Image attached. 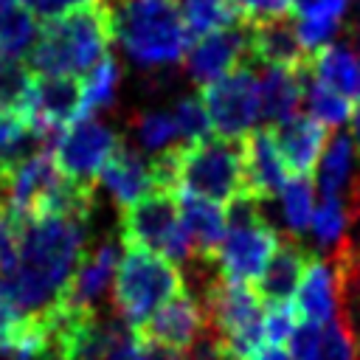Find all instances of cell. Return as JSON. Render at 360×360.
Here are the masks:
<instances>
[{
    "mask_svg": "<svg viewBox=\"0 0 360 360\" xmlns=\"http://www.w3.org/2000/svg\"><path fill=\"white\" fill-rule=\"evenodd\" d=\"M87 219L79 214H45L22 222L17 264L0 278L28 315L48 312L65 290L84 256Z\"/></svg>",
    "mask_w": 360,
    "mask_h": 360,
    "instance_id": "cell-1",
    "label": "cell"
},
{
    "mask_svg": "<svg viewBox=\"0 0 360 360\" xmlns=\"http://www.w3.org/2000/svg\"><path fill=\"white\" fill-rule=\"evenodd\" d=\"M155 172L160 188L228 205L245 188L242 143L219 135L183 141L155 158Z\"/></svg>",
    "mask_w": 360,
    "mask_h": 360,
    "instance_id": "cell-2",
    "label": "cell"
},
{
    "mask_svg": "<svg viewBox=\"0 0 360 360\" xmlns=\"http://www.w3.org/2000/svg\"><path fill=\"white\" fill-rule=\"evenodd\" d=\"M112 42V14L107 0L73 8L56 20H45L39 37L28 48L25 65L39 76L82 79Z\"/></svg>",
    "mask_w": 360,
    "mask_h": 360,
    "instance_id": "cell-3",
    "label": "cell"
},
{
    "mask_svg": "<svg viewBox=\"0 0 360 360\" xmlns=\"http://www.w3.org/2000/svg\"><path fill=\"white\" fill-rule=\"evenodd\" d=\"M112 39L138 68L177 65L191 42L180 0H112Z\"/></svg>",
    "mask_w": 360,
    "mask_h": 360,
    "instance_id": "cell-4",
    "label": "cell"
},
{
    "mask_svg": "<svg viewBox=\"0 0 360 360\" xmlns=\"http://www.w3.org/2000/svg\"><path fill=\"white\" fill-rule=\"evenodd\" d=\"M112 281L115 315L132 329L146 323L169 298L183 290V276L177 264L138 245H124Z\"/></svg>",
    "mask_w": 360,
    "mask_h": 360,
    "instance_id": "cell-5",
    "label": "cell"
},
{
    "mask_svg": "<svg viewBox=\"0 0 360 360\" xmlns=\"http://www.w3.org/2000/svg\"><path fill=\"white\" fill-rule=\"evenodd\" d=\"M262 202L264 200L242 188L225 205L228 228L217 248L214 262H217V270L231 281L253 284L281 242L273 222L262 214Z\"/></svg>",
    "mask_w": 360,
    "mask_h": 360,
    "instance_id": "cell-6",
    "label": "cell"
},
{
    "mask_svg": "<svg viewBox=\"0 0 360 360\" xmlns=\"http://www.w3.org/2000/svg\"><path fill=\"white\" fill-rule=\"evenodd\" d=\"M121 242L138 245L180 264L194 256L186 228L180 222L177 191L152 188L121 211Z\"/></svg>",
    "mask_w": 360,
    "mask_h": 360,
    "instance_id": "cell-7",
    "label": "cell"
},
{
    "mask_svg": "<svg viewBox=\"0 0 360 360\" xmlns=\"http://www.w3.org/2000/svg\"><path fill=\"white\" fill-rule=\"evenodd\" d=\"M200 98L208 110L211 129L219 138H245L262 118L259 79L248 65H239L231 73L202 84Z\"/></svg>",
    "mask_w": 360,
    "mask_h": 360,
    "instance_id": "cell-8",
    "label": "cell"
},
{
    "mask_svg": "<svg viewBox=\"0 0 360 360\" xmlns=\"http://www.w3.org/2000/svg\"><path fill=\"white\" fill-rule=\"evenodd\" d=\"M118 135L107 124L93 115H82L70 121L51 143V155L56 166L82 186H96L104 163L118 149Z\"/></svg>",
    "mask_w": 360,
    "mask_h": 360,
    "instance_id": "cell-9",
    "label": "cell"
},
{
    "mask_svg": "<svg viewBox=\"0 0 360 360\" xmlns=\"http://www.w3.org/2000/svg\"><path fill=\"white\" fill-rule=\"evenodd\" d=\"M28 129L53 143V138L82 118V82L76 76H34L25 107L20 112Z\"/></svg>",
    "mask_w": 360,
    "mask_h": 360,
    "instance_id": "cell-10",
    "label": "cell"
},
{
    "mask_svg": "<svg viewBox=\"0 0 360 360\" xmlns=\"http://www.w3.org/2000/svg\"><path fill=\"white\" fill-rule=\"evenodd\" d=\"M118 264V248L115 242H101L90 253H84L68 278L65 290L53 301V309L62 315H93L98 301L107 292V284Z\"/></svg>",
    "mask_w": 360,
    "mask_h": 360,
    "instance_id": "cell-11",
    "label": "cell"
},
{
    "mask_svg": "<svg viewBox=\"0 0 360 360\" xmlns=\"http://www.w3.org/2000/svg\"><path fill=\"white\" fill-rule=\"evenodd\" d=\"M202 329H205L202 301L197 295L180 290L146 323H141L135 329V335L141 340H149V343H158V346H169V349L186 352V349H191V343L200 338Z\"/></svg>",
    "mask_w": 360,
    "mask_h": 360,
    "instance_id": "cell-12",
    "label": "cell"
},
{
    "mask_svg": "<svg viewBox=\"0 0 360 360\" xmlns=\"http://www.w3.org/2000/svg\"><path fill=\"white\" fill-rule=\"evenodd\" d=\"M248 59V25L245 28H219L211 34L197 37L194 45L186 51V73L202 87Z\"/></svg>",
    "mask_w": 360,
    "mask_h": 360,
    "instance_id": "cell-13",
    "label": "cell"
},
{
    "mask_svg": "<svg viewBox=\"0 0 360 360\" xmlns=\"http://www.w3.org/2000/svg\"><path fill=\"white\" fill-rule=\"evenodd\" d=\"M248 59L267 68H307L309 51L301 45L295 22L284 17L248 22Z\"/></svg>",
    "mask_w": 360,
    "mask_h": 360,
    "instance_id": "cell-14",
    "label": "cell"
},
{
    "mask_svg": "<svg viewBox=\"0 0 360 360\" xmlns=\"http://www.w3.org/2000/svg\"><path fill=\"white\" fill-rule=\"evenodd\" d=\"M242 163H245V191H250L259 200H270L273 194H278V188L290 177L270 127L250 129L242 138Z\"/></svg>",
    "mask_w": 360,
    "mask_h": 360,
    "instance_id": "cell-15",
    "label": "cell"
},
{
    "mask_svg": "<svg viewBox=\"0 0 360 360\" xmlns=\"http://www.w3.org/2000/svg\"><path fill=\"white\" fill-rule=\"evenodd\" d=\"M101 186L104 191L121 205H132L135 200H141L143 194H149L158 186V172H155V160H146L138 149L118 143V149L110 155V160L101 169Z\"/></svg>",
    "mask_w": 360,
    "mask_h": 360,
    "instance_id": "cell-16",
    "label": "cell"
},
{
    "mask_svg": "<svg viewBox=\"0 0 360 360\" xmlns=\"http://www.w3.org/2000/svg\"><path fill=\"white\" fill-rule=\"evenodd\" d=\"M278 155L290 174H309L326 143V127L312 115H292L281 124H267Z\"/></svg>",
    "mask_w": 360,
    "mask_h": 360,
    "instance_id": "cell-17",
    "label": "cell"
},
{
    "mask_svg": "<svg viewBox=\"0 0 360 360\" xmlns=\"http://www.w3.org/2000/svg\"><path fill=\"white\" fill-rule=\"evenodd\" d=\"M309 253L301 248V242L295 236H287L278 242L276 253L270 256V262L264 264L262 276L253 281L259 298L267 304H290V298L295 295V287L304 276Z\"/></svg>",
    "mask_w": 360,
    "mask_h": 360,
    "instance_id": "cell-18",
    "label": "cell"
},
{
    "mask_svg": "<svg viewBox=\"0 0 360 360\" xmlns=\"http://www.w3.org/2000/svg\"><path fill=\"white\" fill-rule=\"evenodd\" d=\"M295 318L312 321V323H329L338 315V284H335V267L326 259L309 256L304 276L295 287Z\"/></svg>",
    "mask_w": 360,
    "mask_h": 360,
    "instance_id": "cell-19",
    "label": "cell"
},
{
    "mask_svg": "<svg viewBox=\"0 0 360 360\" xmlns=\"http://www.w3.org/2000/svg\"><path fill=\"white\" fill-rule=\"evenodd\" d=\"M177 205H180V222L186 228V236L191 242V250L197 259H214L217 248L225 236V211L219 202L194 197V194H180L177 191Z\"/></svg>",
    "mask_w": 360,
    "mask_h": 360,
    "instance_id": "cell-20",
    "label": "cell"
},
{
    "mask_svg": "<svg viewBox=\"0 0 360 360\" xmlns=\"http://www.w3.org/2000/svg\"><path fill=\"white\" fill-rule=\"evenodd\" d=\"M309 79L307 68H267L259 79V96H262V118L267 124H281L292 115H298V104L304 96V87Z\"/></svg>",
    "mask_w": 360,
    "mask_h": 360,
    "instance_id": "cell-21",
    "label": "cell"
},
{
    "mask_svg": "<svg viewBox=\"0 0 360 360\" xmlns=\"http://www.w3.org/2000/svg\"><path fill=\"white\" fill-rule=\"evenodd\" d=\"M309 76L343 93L346 98H360V56L346 45H323L309 53Z\"/></svg>",
    "mask_w": 360,
    "mask_h": 360,
    "instance_id": "cell-22",
    "label": "cell"
},
{
    "mask_svg": "<svg viewBox=\"0 0 360 360\" xmlns=\"http://www.w3.org/2000/svg\"><path fill=\"white\" fill-rule=\"evenodd\" d=\"M354 138L346 132H335L329 143L323 146V155L318 160V188L323 197H343L346 188H352L354 180Z\"/></svg>",
    "mask_w": 360,
    "mask_h": 360,
    "instance_id": "cell-23",
    "label": "cell"
},
{
    "mask_svg": "<svg viewBox=\"0 0 360 360\" xmlns=\"http://www.w3.org/2000/svg\"><path fill=\"white\" fill-rule=\"evenodd\" d=\"M37 39V20L25 3H0V53L20 56Z\"/></svg>",
    "mask_w": 360,
    "mask_h": 360,
    "instance_id": "cell-24",
    "label": "cell"
},
{
    "mask_svg": "<svg viewBox=\"0 0 360 360\" xmlns=\"http://www.w3.org/2000/svg\"><path fill=\"white\" fill-rule=\"evenodd\" d=\"M118 62L107 53L101 56L79 82H82V115H93L96 110L112 107L118 90Z\"/></svg>",
    "mask_w": 360,
    "mask_h": 360,
    "instance_id": "cell-25",
    "label": "cell"
},
{
    "mask_svg": "<svg viewBox=\"0 0 360 360\" xmlns=\"http://www.w3.org/2000/svg\"><path fill=\"white\" fill-rule=\"evenodd\" d=\"M183 14L191 37H202L242 22V11L236 0H186Z\"/></svg>",
    "mask_w": 360,
    "mask_h": 360,
    "instance_id": "cell-26",
    "label": "cell"
},
{
    "mask_svg": "<svg viewBox=\"0 0 360 360\" xmlns=\"http://www.w3.org/2000/svg\"><path fill=\"white\" fill-rule=\"evenodd\" d=\"M278 194H281V211H284V222H287L290 233L292 236L307 233V228L312 222V211H315L309 174H290L284 180V186L278 188Z\"/></svg>",
    "mask_w": 360,
    "mask_h": 360,
    "instance_id": "cell-27",
    "label": "cell"
},
{
    "mask_svg": "<svg viewBox=\"0 0 360 360\" xmlns=\"http://www.w3.org/2000/svg\"><path fill=\"white\" fill-rule=\"evenodd\" d=\"M307 104L315 121H321L326 129H340L352 118V98L332 90L323 82H307Z\"/></svg>",
    "mask_w": 360,
    "mask_h": 360,
    "instance_id": "cell-28",
    "label": "cell"
},
{
    "mask_svg": "<svg viewBox=\"0 0 360 360\" xmlns=\"http://www.w3.org/2000/svg\"><path fill=\"white\" fill-rule=\"evenodd\" d=\"M309 228L321 248L335 250L338 245H343L349 231V205L340 197H323V202L312 211Z\"/></svg>",
    "mask_w": 360,
    "mask_h": 360,
    "instance_id": "cell-29",
    "label": "cell"
},
{
    "mask_svg": "<svg viewBox=\"0 0 360 360\" xmlns=\"http://www.w3.org/2000/svg\"><path fill=\"white\" fill-rule=\"evenodd\" d=\"M31 68L17 56L0 53V110L6 112H22L28 90H31Z\"/></svg>",
    "mask_w": 360,
    "mask_h": 360,
    "instance_id": "cell-30",
    "label": "cell"
},
{
    "mask_svg": "<svg viewBox=\"0 0 360 360\" xmlns=\"http://www.w3.org/2000/svg\"><path fill=\"white\" fill-rule=\"evenodd\" d=\"M132 132L138 138V143L146 149V152H166L169 146H174V138H177V127H174V118L169 112H160V110H149V112H138L132 118Z\"/></svg>",
    "mask_w": 360,
    "mask_h": 360,
    "instance_id": "cell-31",
    "label": "cell"
},
{
    "mask_svg": "<svg viewBox=\"0 0 360 360\" xmlns=\"http://www.w3.org/2000/svg\"><path fill=\"white\" fill-rule=\"evenodd\" d=\"M315 360H357V338L343 315H335L329 323H323Z\"/></svg>",
    "mask_w": 360,
    "mask_h": 360,
    "instance_id": "cell-32",
    "label": "cell"
},
{
    "mask_svg": "<svg viewBox=\"0 0 360 360\" xmlns=\"http://www.w3.org/2000/svg\"><path fill=\"white\" fill-rule=\"evenodd\" d=\"M172 118H174L177 135H180L183 141H202V138L211 135L208 110H205L202 98H197V96H183V98H177Z\"/></svg>",
    "mask_w": 360,
    "mask_h": 360,
    "instance_id": "cell-33",
    "label": "cell"
},
{
    "mask_svg": "<svg viewBox=\"0 0 360 360\" xmlns=\"http://www.w3.org/2000/svg\"><path fill=\"white\" fill-rule=\"evenodd\" d=\"M22 219L0 200V276H8L20 256Z\"/></svg>",
    "mask_w": 360,
    "mask_h": 360,
    "instance_id": "cell-34",
    "label": "cell"
},
{
    "mask_svg": "<svg viewBox=\"0 0 360 360\" xmlns=\"http://www.w3.org/2000/svg\"><path fill=\"white\" fill-rule=\"evenodd\" d=\"M340 22H343V20H332V17H298L295 31H298L301 45L312 53V51L329 45V42L338 37Z\"/></svg>",
    "mask_w": 360,
    "mask_h": 360,
    "instance_id": "cell-35",
    "label": "cell"
},
{
    "mask_svg": "<svg viewBox=\"0 0 360 360\" xmlns=\"http://www.w3.org/2000/svg\"><path fill=\"white\" fill-rule=\"evenodd\" d=\"M321 323L312 321H301L295 323L292 335L287 338V354L290 360H315L318 349H321Z\"/></svg>",
    "mask_w": 360,
    "mask_h": 360,
    "instance_id": "cell-36",
    "label": "cell"
},
{
    "mask_svg": "<svg viewBox=\"0 0 360 360\" xmlns=\"http://www.w3.org/2000/svg\"><path fill=\"white\" fill-rule=\"evenodd\" d=\"M295 329V309L292 304H267L264 312V343H287Z\"/></svg>",
    "mask_w": 360,
    "mask_h": 360,
    "instance_id": "cell-37",
    "label": "cell"
},
{
    "mask_svg": "<svg viewBox=\"0 0 360 360\" xmlns=\"http://www.w3.org/2000/svg\"><path fill=\"white\" fill-rule=\"evenodd\" d=\"M239 11H242V22H262V20H273V17H284L292 6V0H236Z\"/></svg>",
    "mask_w": 360,
    "mask_h": 360,
    "instance_id": "cell-38",
    "label": "cell"
},
{
    "mask_svg": "<svg viewBox=\"0 0 360 360\" xmlns=\"http://www.w3.org/2000/svg\"><path fill=\"white\" fill-rule=\"evenodd\" d=\"M298 17H332V20H343L349 0H292L290 6Z\"/></svg>",
    "mask_w": 360,
    "mask_h": 360,
    "instance_id": "cell-39",
    "label": "cell"
},
{
    "mask_svg": "<svg viewBox=\"0 0 360 360\" xmlns=\"http://www.w3.org/2000/svg\"><path fill=\"white\" fill-rule=\"evenodd\" d=\"M90 3H98V0H25V6L45 22V20H56L73 8H82V6H90Z\"/></svg>",
    "mask_w": 360,
    "mask_h": 360,
    "instance_id": "cell-40",
    "label": "cell"
},
{
    "mask_svg": "<svg viewBox=\"0 0 360 360\" xmlns=\"http://www.w3.org/2000/svg\"><path fill=\"white\" fill-rule=\"evenodd\" d=\"M132 360H188V357L183 352H177V349L158 346V343H149V340H141L138 338V349H135V357Z\"/></svg>",
    "mask_w": 360,
    "mask_h": 360,
    "instance_id": "cell-41",
    "label": "cell"
},
{
    "mask_svg": "<svg viewBox=\"0 0 360 360\" xmlns=\"http://www.w3.org/2000/svg\"><path fill=\"white\" fill-rule=\"evenodd\" d=\"M245 360H290V354H287V349L281 343H262Z\"/></svg>",
    "mask_w": 360,
    "mask_h": 360,
    "instance_id": "cell-42",
    "label": "cell"
},
{
    "mask_svg": "<svg viewBox=\"0 0 360 360\" xmlns=\"http://www.w3.org/2000/svg\"><path fill=\"white\" fill-rule=\"evenodd\" d=\"M352 138H354V143L360 149V98H357V107L352 110Z\"/></svg>",
    "mask_w": 360,
    "mask_h": 360,
    "instance_id": "cell-43",
    "label": "cell"
},
{
    "mask_svg": "<svg viewBox=\"0 0 360 360\" xmlns=\"http://www.w3.org/2000/svg\"><path fill=\"white\" fill-rule=\"evenodd\" d=\"M3 186H6V177H3V169H0V200H3Z\"/></svg>",
    "mask_w": 360,
    "mask_h": 360,
    "instance_id": "cell-44",
    "label": "cell"
},
{
    "mask_svg": "<svg viewBox=\"0 0 360 360\" xmlns=\"http://www.w3.org/2000/svg\"><path fill=\"white\" fill-rule=\"evenodd\" d=\"M357 45H360V37H357Z\"/></svg>",
    "mask_w": 360,
    "mask_h": 360,
    "instance_id": "cell-45",
    "label": "cell"
}]
</instances>
